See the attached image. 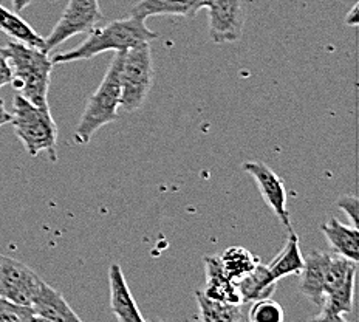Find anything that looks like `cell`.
Masks as SVG:
<instances>
[{"label":"cell","instance_id":"obj_1","mask_svg":"<svg viewBox=\"0 0 359 322\" xmlns=\"http://www.w3.org/2000/svg\"><path fill=\"white\" fill-rule=\"evenodd\" d=\"M160 34L147 28L146 19L130 14L129 18L110 22L107 25H98L88 33L87 39L78 47L56 55L51 61L53 64H69L87 61L107 51H126L141 43L155 41Z\"/></svg>","mask_w":359,"mask_h":322},{"label":"cell","instance_id":"obj_2","mask_svg":"<svg viewBox=\"0 0 359 322\" xmlns=\"http://www.w3.org/2000/svg\"><path fill=\"white\" fill-rule=\"evenodd\" d=\"M13 78L10 84L16 93L41 107L48 106V90L53 61L43 50L10 41L6 43Z\"/></svg>","mask_w":359,"mask_h":322},{"label":"cell","instance_id":"obj_3","mask_svg":"<svg viewBox=\"0 0 359 322\" xmlns=\"http://www.w3.org/2000/svg\"><path fill=\"white\" fill-rule=\"evenodd\" d=\"M123 59L124 51H116L100 87L88 98L84 114L74 130V141L78 145H88L96 132L118 119L119 102H121L119 72H121Z\"/></svg>","mask_w":359,"mask_h":322},{"label":"cell","instance_id":"obj_4","mask_svg":"<svg viewBox=\"0 0 359 322\" xmlns=\"http://www.w3.org/2000/svg\"><path fill=\"white\" fill-rule=\"evenodd\" d=\"M10 123L29 155L37 156L45 152L51 161H57V126L50 107L36 106L24 96L16 95Z\"/></svg>","mask_w":359,"mask_h":322},{"label":"cell","instance_id":"obj_5","mask_svg":"<svg viewBox=\"0 0 359 322\" xmlns=\"http://www.w3.org/2000/svg\"><path fill=\"white\" fill-rule=\"evenodd\" d=\"M358 262L330 254L324 276V302L314 321L346 322L344 314L353 309Z\"/></svg>","mask_w":359,"mask_h":322},{"label":"cell","instance_id":"obj_6","mask_svg":"<svg viewBox=\"0 0 359 322\" xmlns=\"http://www.w3.org/2000/svg\"><path fill=\"white\" fill-rule=\"evenodd\" d=\"M119 79H121L119 109L132 114L143 106L152 88L154 61L151 45L141 43L124 51Z\"/></svg>","mask_w":359,"mask_h":322},{"label":"cell","instance_id":"obj_7","mask_svg":"<svg viewBox=\"0 0 359 322\" xmlns=\"http://www.w3.org/2000/svg\"><path fill=\"white\" fill-rule=\"evenodd\" d=\"M104 20L100 0H69L61 19L45 37V51L50 53L59 45L78 34L90 33Z\"/></svg>","mask_w":359,"mask_h":322},{"label":"cell","instance_id":"obj_8","mask_svg":"<svg viewBox=\"0 0 359 322\" xmlns=\"http://www.w3.org/2000/svg\"><path fill=\"white\" fill-rule=\"evenodd\" d=\"M42 282L28 265L0 254V296L18 305L29 307Z\"/></svg>","mask_w":359,"mask_h":322},{"label":"cell","instance_id":"obj_9","mask_svg":"<svg viewBox=\"0 0 359 322\" xmlns=\"http://www.w3.org/2000/svg\"><path fill=\"white\" fill-rule=\"evenodd\" d=\"M208 11L209 37L215 43L242 39L245 25V0H203Z\"/></svg>","mask_w":359,"mask_h":322},{"label":"cell","instance_id":"obj_10","mask_svg":"<svg viewBox=\"0 0 359 322\" xmlns=\"http://www.w3.org/2000/svg\"><path fill=\"white\" fill-rule=\"evenodd\" d=\"M243 170L254 178L256 182L259 192L264 197L265 203L269 206V209L278 215L280 223L288 231L293 229L290 222V213L287 208V189L283 180L276 174V172L268 168L266 164L259 161H246L243 163Z\"/></svg>","mask_w":359,"mask_h":322},{"label":"cell","instance_id":"obj_11","mask_svg":"<svg viewBox=\"0 0 359 322\" xmlns=\"http://www.w3.org/2000/svg\"><path fill=\"white\" fill-rule=\"evenodd\" d=\"M109 288H110V310L119 322H144L132 291L127 286L124 273L118 264L109 268Z\"/></svg>","mask_w":359,"mask_h":322},{"label":"cell","instance_id":"obj_12","mask_svg":"<svg viewBox=\"0 0 359 322\" xmlns=\"http://www.w3.org/2000/svg\"><path fill=\"white\" fill-rule=\"evenodd\" d=\"M29 309L33 310L36 321L81 322V318L65 301V297L45 282H42Z\"/></svg>","mask_w":359,"mask_h":322},{"label":"cell","instance_id":"obj_13","mask_svg":"<svg viewBox=\"0 0 359 322\" xmlns=\"http://www.w3.org/2000/svg\"><path fill=\"white\" fill-rule=\"evenodd\" d=\"M330 257V253L313 251L304 262V268L301 271V293L316 307L324 302V276L327 262Z\"/></svg>","mask_w":359,"mask_h":322},{"label":"cell","instance_id":"obj_14","mask_svg":"<svg viewBox=\"0 0 359 322\" xmlns=\"http://www.w3.org/2000/svg\"><path fill=\"white\" fill-rule=\"evenodd\" d=\"M200 10H203V0H140L132 14L144 19L152 16L194 18Z\"/></svg>","mask_w":359,"mask_h":322},{"label":"cell","instance_id":"obj_15","mask_svg":"<svg viewBox=\"0 0 359 322\" xmlns=\"http://www.w3.org/2000/svg\"><path fill=\"white\" fill-rule=\"evenodd\" d=\"M234 286L237 288L238 296H241V301L245 304H252L259 301V299L271 297L276 291L278 281L269 273L268 267L259 262L252 271L245 274L243 278L237 279Z\"/></svg>","mask_w":359,"mask_h":322},{"label":"cell","instance_id":"obj_16","mask_svg":"<svg viewBox=\"0 0 359 322\" xmlns=\"http://www.w3.org/2000/svg\"><path fill=\"white\" fill-rule=\"evenodd\" d=\"M328 245L332 250L342 257H347L353 262L359 260V231L351 224L342 223L336 217L320 227Z\"/></svg>","mask_w":359,"mask_h":322},{"label":"cell","instance_id":"obj_17","mask_svg":"<svg viewBox=\"0 0 359 322\" xmlns=\"http://www.w3.org/2000/svg\"><path fill=\"white\" fill-rule=\"evenodd\" d=\"M205 269H206V290L203 293L215 299V301L238 304L241 296L237 293L234 281H231L226 273L223 271L219 256L205 257Z\"/></svg>","mask_w":359,"mask_h":322},{"label":"cell","instance_id":"obj_18","mask_svg":"<svg viewBox=\"0 0 359 322\" xmlns=\"http://www.w3.org/2000/svg\"><path fill=\"white\" fill-rule=\"evenodd\" d=\"M197 304L200 309V321L205 322H242L248 321V310L245 302L231 304L215 301L208 297L203 291H196Z\"/></svg>","mask_w":359,"mask_h":322},{"label":"cell","instance_id":"obj_19","mask_svg":"<svg viewBox=\"0 0 359 322\" xmlns=\"http://www.w3.org/2000/svg\"><path fill=\"white\" fill-rule=\"evenodd\" d=\"M0 32L11 37V41L45 51V37L37 34L33 27L19 16V13L5 8L4 5H0Z\"/></svg>","mask_w":359,"mask_h":322},{"label":"cell","instance_id":"obj_20","mask_svg":"<svg viewBox=\"0 0 359 322\" xmlns=\"http://www.w3.org/2000/svg\"><path fill=\"white\" fill-rule=\"evenodd\" d=\"M288 241L285 246H283V250L266 265L269 273L278 282L282 278H287V276L301 274L305 262V257L301 253V246H299L297 234L293 229L288 231Z\"/></svg>","mask_w":359,"mask_h":322},{"label":"cell","instance_id":"obj_21","mask_svg":"<svg viewBox=\"0 0 359 322\" xmlns=\"http://www.w3.org/2000/svg\"><path fill=\"white\" fill-rule=\"evenodd\" d=\"M219 257L223 271L234 282L252 271L254 267L260 262L250 250L243 248V246H229Z\"/></svg>","mask_w":359,"mask_h":322},{"label":"cell","instance_id":"obj_22","mask_svg":"<svg viewBox=\"0 0 359 322\" xmlns=\"http://www.w3.org/2000/svg\"><path fill=\"white\" fill-rule=\"evenodd\" d=\"M285 318L282 305L273 301L271 297L259 299L252 302L251 309L248 310V321L251 322H280Z\"/></svg>","mask_w":359,"mask_h":322},{"label":"cell","instance_id":"obj_23","mask_svg":"<svg viewBox=\"0 0 359 322\" xmlns=\"http://www.w3.org/2000/svg\"><path fill=\"white\" fill-rule=\"evenodd\" d=\"M33 310L25 305H18L0 296V322H33Z\"/></svg>","mask_w":359,"mask_h":322},{"label":"cell","instance_id":"obj_24","mask_svg":"<svg viewBox=\"0 0 359 322\" xmlns=\"http://www.w3.org/2000/svg\"><path fill=\"white\" fill-rule=\"evenodd\" d=\"M338 208H341L344 213L347 214V217L350 219V224L351 227L358 228V214H359V201L356 196H342L338 201H336Z\"/></svg>","mask_w":359,"mask_h":322},{"label":"cell","instance_id":"obj_25","mask_svg":"<svg viewBox=\"0 0 359 322\" xmlns=\"http://www.w3.org/2000/svg\"><path fill=\"white\" fill-rule=\"evenodd\" d=\"M13 78V70L10 65L8 50L6 47H0V88L8 86Z\"/></svg>","mask_w":359,"mask_h":322},{"label":"cell","instance_id":"obj_26","mask_svg":"<svg viewBox=\"0 0 359 322\" xmlns=\"http://www.w3.org/2000/svg\"><path fill=\"white\" fill-rule=\"evenodd\" d=\"M346 24H347L348 27H356V25L359 24V18H358V4H355L353 8L350 10V13H347Z\"/></svg>","mask_w":359,"mask_h":322},{"label":"cell","instance_id":"obj_27","mask_svg":"<svg viewBox=\"0 0 359 322\" xmlns=\"http://www.w3.org/2000/svg\"><path fill=\"white\" fill-rule=\"evenodd\" d=\"M11 121V114L5 107V101L0 100V127Z\"/></svg>","mask_w":359,"mask_h":322},{"label":"cell","instance_id":"obj_28","mask_svg":"<svg viewBox=\"0 0 359 322\" xmlns=\"http://www.w3.org/2000/svg\"><path fill=\"white\" fill-rule=\"evenodd\" d=\"M11 4H13V10L16 13H20L24 11L29 4H32V0H11Z\"/></svg>","mask_w":359,"mask_h":322}]
</instances>
